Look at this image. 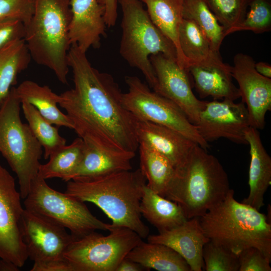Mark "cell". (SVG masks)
Returning <instances> with one entry per match:
<instances>
[{
  "mask_svg": "<svg viewBox=\"0 0 271 271\" xmlns=\"http://www.w3.org/2000/svg\"><path fill=\"white\" fill-rule=\"evenodd\" d=\"M204 270L206 271H238V255L222 245L209 240L203 248Z\"/></svg>",
  "mask_w": 271,
  "mask_h": 271,
  "instance_id": "cell-34",
  "label": "cell"
},
{
  "mask_svg": "<svg viewBox=\"0 0 271 271\" xmlns=\"http://www.w3.org/2000/svg\"><path fill=\"white\" fill-rule=\"evenodd\" d=\"M179 40L188 68L192 65L217 67L231 72V66L223 62L219 53L212 48L203 32L192 20L183 19L179 29Z\"/></svg>",
  "mask_w": 271,
  "mask_h": 271,
  "instance_id": "cell-21",
  "label": "cell"
},
{
  "mask_svg": "<svg viewBox=\"0 0 271 271\" xmlns=\"http://www.w3.org/2000/svg\"><path fill=\"white\" fill-rule=\"evenodd\" d=\"M33 1V13L25 25L24 37L31 58L51 69L60 82L67 84L71 0Z\"/></svg>",
  "mask_w": 271,
  "mask_h": 271,
  "instance_id": "cell-5",
  "label": "cell"
},
{
  "mask_svg": "<svg viewBox=\"0 0 271 271\" xmlns=\"http://www.w3.org/2000/svg\"><path fill=\"white\" fill-rule=\"evenodd\" d=\"M238 271H270L269 259L261 250L255 247H249L238 254Z\"/></svg>",
  "mask_w": 271,
  "mask_h": 271,
  "instance_id": "cell-36",
  "label": "cell"
},
{
  "mask_svg": "<svg viewBox=\"0 0 271 271\" xmlns=\"http://www.w3.org/2000/svg\"><path fill=\"white\" fill-rule=\"evenodd\" d=\"M122 10L119 53L132 67L140 70L154 89L157 78L150 57L161 53L177 62L174 44L152 22L140 0H118Z\"/></svg>",
  "mask_w": 271,
  "mask_h": 271,
  "instance_id": "cell-7",
  "label": "cell"
},
{
  "mask_svg": "<svg viewBox=\"0 0 271 271\" xmlns=\"http://www.w3.org/2000/svg\"><path fill=\"white\" fill-rule=\"evenodd\" d=\"M25 27L23 22L16 18L0 20V50L12 42L24 39Z\"/></svg>",
  "mask_w": 271,
  "mask_h": 271,
  "instance_id": "cell-37",
  "label": "cell"
},
{
  "mask_svg": "<svg viewBox=\"0 0 271 271\" xmlns=\"http://www.w3.org/2000/svg\"><path fill=\"white\" fill-rule=\"evenodd\" d=\"M150 59L157 78L154 91L176 104L196 125L206 101L198 99L193 93L188 71L161 53L151 55Z\"/></svg>",
  "mask_w": 271,
  "mask_h": 271,
  "instance_id": "cell-14",
  "label": "cell"
},
{
  "mask_svg": "<svg viewBox=\"0 0 271 271\" xmlns=\"http://www.w3.org/2000/svg\"><path fill=\"white\" fill-rule=\"evenodd\" d=\"M139 144L148 146L168 158L175 169L181 166L196 144L180 132L149 121L138 120Z\"/></svg>",
  "mask_w": 271,
  "mask_h": 271,
  "instance_id": "cell-18",
  "label": "cell"
},
{
  "mask_svg": "<svg viewBox=\"0 0 271 271\" xmlns=\"http://www.w3.org/2000/svg\"><path fill=\"white\" fill-rule=\"evenodd\" d=\"M233 63L231 75L238 83L241 101L246 104L249 125L263 129L266 113L271 110V79L256 71L255 61L248 55L236 54Z\"/></svg>",
  "mask_w": 271,
  "mask_h": 271,
  "instance_id": "cell-15",
  "label": "cell"
},
{
  "mask_svg": "<svg viewBox=\"0 0 271 271\" xmlns=\"http://www.w3.org/2000/svg\"><path fill=\"white\" fill-rule=\"evenodd\" d=\"M19 267L12 262L1 259L0 260V270L17 271Z\"/></svg>",
  "mask_w": 271,
  "mask_h": 271,
  "instance_id": "cell-41",
  "label": "cell"
},
{
  "mask_svg": "<svg viewBox=\"0 0 271 271\" xmlns=\"http://www.w3.org/2000/svg\"><path fill=\"white\" fill-rule=\"evenodd\" d=\"M140 170L147 185L164 197L174 177L176 169L166 157L148 146L140 144Z\"/></svg>",
  "mask_w": 271,
  "mask_h": 271,
  "instance_id": "cell-27",
  "label": "cell"
},
{
  "mask_svg": "<svg viewBox=\"0 0 271 271\" xmlns=\"http://www.w3.org/2000/svg\"><path fill=\"white\" fill-rule=\"evenodd\" d=\"M105 8L104 19L106 26L113 27L116 24L117 12V0H98Z\"/></svg>",
  "mask_w": 271,
  "mask_h": 271,
  "instance_id": "cell-38",
  "label": "cell"
},
{
  "mask_svg": "<svg viewBox=\"0 0 271 271\" xmlns=\"http://www.w3.org/2000/svg\"><path fill=\"white\" fill-rule=\"evenodd\" d=\"M187 71L200 98L211 96L214 100L235 101L240 97L238 88L232 82L231 72L219 68L197 65L190 66Z\"/></svg>",
  "mask_w": 271,
  "mask_h": 271,
  "instance_id": "cell-25",
  "label": "cell"
},
{
  "mask_svg": "<svg viewBox=\"0 0 271 271\" xmlns=\"http://www.w3.org/2000/svg\"><path fill=\"white\" fill-rule=\"evenodd\" d=\"M153 24L175 46L177 63L187 70L188 63L180 48L179 29L183 18V0H141Z\"/></svg>",
  "mask_w": 271,
  "mask_h": 271,
  "instance_id": "cell-22",
  "label": "cell"
},
{
  "mask_svg": "<svg viewBox=\"0 0 271 271\" xmlns=\"http://www.w3.org/2000/svg\"><path fill=\"white\" fill-rule=\"evenodd\" d=\"M225 31L244 19L250 0H203Z\"/></svg>",
  "mask_w": 271,
  "mask_h": 271,
  "instance_id": "cell-33",
  "label": "cell"
},
{
  "mask_svg": "<svg viewBox=\"0 0 271 271\" xmlns=\"http://www.w3.org/2000/svg\"><path fill=\"white\" fill-rule=\"evenodd\" d=\"M183 18L193 21L203 32L212 48L219 52L226 36L225 28L218 22L203 0H183Z\"/></svg>",
  "mask_w": 271,
  "mask_h": 271,
  "instance_id": "cell-30",
  "label": "cell"
},
{
  "mask_svg": "<svg viewBox=\"0 0 271 271\" xmlns=\"http://www.w3.org/2000/svg\"><path fill=\"white\" fill-rule=\"evenodd\" d=\"M196 126L200 136L208 143L225 138L236 144H247L244 134L250 126L249 116L242 101H206Z\"/></svg>",
  "mask_w": 271,
  "mask_h": 271,
  "instance_id": "cell-13",
  "label": "cell"
},
{
  "mask_svg": "<svg viewBox=\"0 0 271 271\" xmlns=\"http://www.w3.org/2000/svg\"><path fill=\"white\" fill-rule=\"evenodd\" d=\"M255 69L256 71L261 75L271 78V66L270 64L263 62H259L255 63Z\"/></svg>",
  "mask_w": 271,
  "mask_h": 271,
  "instance_id": "cell-40",
  "label": "cell"
},
{
  "mask_svg": "<svg viewBox=\"0 0 271 271\" xmlns=\"http://www.w3.org/2000/svg\"><path fill=\"white\" fill-rule=\"evenodd\" d=\"M145 269L138 263L125 257L119 263L116 271H142Z\"/></svg>",
  "mask_w": 271,
  "mask_h": 271,
  "instance_id": "cell-39",
  "label": "cell"
},
{
  "mask_svg": "<svg viewBox=\"0 0 271 271\" xmlns=\"http://www.w3.org/2000/svg\"><path fill=\"white\" fill-rule=\"evenodd\" d=\"M230 189L218 159L196 144L183 164L176 169L164 197L177 203L188 219L203 216Z\"/></svg>",
  "mask_w": 271,
  "mask_h": 271,
  "instance_id": "cell-3",
  "label": "cell"
},
{
  "mask_svg": "<svg viewBox=\"0 0 271 271\" xmlns=\"http://www.w3.org/2000/svg\"><path fill=\"white\" fill-rule=\"evenodd\" d=\"M86 53L71 46L67 63L74 87L59 95L58 104L85 143L112 152L136 153L138 119L124 107L113 77L92 67Z\"/></svg>",
  "mask_w": 271,
  "mask_h": 271,
  "instance_id": "cell-1",
  "label": "cell"
},
{
  "mask_svg": "<svg viewBox=\"0 0 271 271\" xmlns=\"http://www.w3.org/2000/svg\"><path fill=\"white\" fill-rule=\"evenodd\" d=\"M84 148L83 140L78 138L69 145H65L53 153L49 160L40 165L38 175L47 180L59 178L64 181L76 168L83 156Z\"/></svg>",
  "mask_w": 271,
  "mask_h": 271,
  "instance_id": "cell-29",
  "label": "cell"
},
{
  "mask_svg": "<svg viewBox=\"0 0 271 271\" xmlns=\"http://www.w3.org/2000/svg\"><path fill=\"white\" fill-rule=\"evenodd\" d=\"M24 199L25 209L68 229L74 236L111 227L94 216L84 202L53 189L39 175Z\"/></svg>",
  "mask_w": 271,
  "mask_h": 271,
  "instance_id": "cell-8",
  "label": "cell"
},
{
  "mask_svg": "<svg viewBox=\"0 0 271 271\" xmlns=\"http://www.w3.org/2000/svg\"><path fill=\"white\" fill-rule=\"evenodd\" d=\"M126 257L148 270L191 271L182 256L171 247L161 243L146 242L142 240Z\"/></svg>",
  "mask_w": 271,
  "mask_h": 271,
  "instance_id": "cell-26",
  "label": "cell"
},
{
  "mask_svg": "<svg viewBox=\"0 0 271 271\" xmlns=\"http://www.w3.org/2000/svg\"><path fill=\"white\" fill-rule=\"evenodd\" d=\"M244 137L250 149L249 193L241 202L259 211L264 205V195L270 185L271 158L263 146L257 129L249 126Z\"/></svg>",
  "mask_w": 271,
  "mask_h": 271,
  "instance_id": "cell-19",
  "label": "cell"
},
{
  "mask_svg": "<svg viewBox=\"0 0 271 271\" xmlns=\"http://www.w3.org/2000/svg\"><path fill=\"white\" fill-rule=\"evenodd\" d=\"M31 59L24 39L15 40L0 50V103Z\"/></svg>",
  "mask_w": 271,
  "mask_h": 271,
  "instance_id": "cell-28",
  "label": "cell"
},
{
  "mask_svg": "<svg viewBox=\"0 0 271 271\" xmlns=\"http://www.w3.org/2000/svg\"><path fill=\"white\" fill-rule=\"evenodd\" d=\"M107 235L93 231L74 236L64 253L71 271H116L142 238L125 227H112Z\"/></svg>",
  "mask_w": 271,
  "mask_h": 271,
  "instance_id": "cell-9",
  "label": "cell"
},
{
  "mask_svg": "<svg viewBox=\"0 0 271 271\" xmlns=\"http://www.w3.org/2000/svg\"><path fill=\"white\" fill-rule=\"evenodd\" d=\"M230 190L226 197L199 217L206 236L238 254L255 247L271 259V224L265 214L236 201Z\"/></svg>",
  "mask_w": 271,
  "mask_h": 271,
  "instance_id": "cell-4",
  "label": "cell"
},
{
  "mask_svg": "<svg viewBox=\"0 0 271 271\" xmlns=\"http://www.w3.org/2000/svg\"><path fill=\"white\" fill-rule=\"evenodd\" d=\"M140 211L159 233L180 225L188 219L177 203L155 192L147 184L143 189Z\"/></svg>",
  "mask_w": 271,
  "mask_h": 271,
  "instance_id": "cell-23",
  "label": "cell"
},
{
  "mask_svg": "<svg viewBox=\"0 0 271 271\" xmlns=\"http://www.w3.org/2000/svg\"><path fill=\"white\" fill-rule=\"evenodd\" d=\"M33 13V0H0V20L18 19L26 25Z\"/></svg>",
  "mask_w": 271,
  "mask_h": 271,
  "instance_id": "cell-35",
  "label": "cell"
},
{
  "mask_svg": "<svg viewBox=\"0 0 271 271\" xmlns=\"http://www.w3.org/2000/svg\"><path fill=\"white\" fill-rule=\"evenodd\" d=\"M128 92L122 94L124 107L138 120L149 121L173 129L202 148H209L183 111L173 102L152 91L136 76H126Z\"/></svg>",
  "mask_w": 271,
  "mask_h": 271,
  "instance_id": "cell-10",
  "label": "cell"
},
{
  "mask_svg": "<svg viewBox=\"0 0 271 271\" xmlns=\"http://www.w3.org/2000/svg\"><path fill=\"white\" fill-rule=\"evenodd\" d=\"M249 10L243 20L236 26L226 30V36L232 33L250 31L256 34L269 32L271 30L270 0H250Z\"/></svg>",
  "mask_w": 271,
  "mask_h": 271,
  "instance_id": "cell-32",
  "label": "cell"
},
{
  "mask_svg": "<svg viewBox=\"0 0 271 271\" xmlns=\"http://www.w3.org/2000/svg\"><path fill=\"white\" fill-rule=\"evenodd\" d=\"M21 105L31 131L44 149V159H48L53 153L66 145V140L59 134L58 128L45 119L32 104L23 101Z\"/></svg>",
  "mask_w": 271,
  "mask_h": 271,
  "instance_id": "cell-31",
  "label": "cell"
},
{
  "mask_svg": "<svg viewBox=\"0 0 271 271\" xmlns=\"http://www.w3.org/2000/svg\"><path fill=\"white\" fill-rule=\"evenodd\" d=\"M21 101L12 87L0 103V154L18 179L21 197L38 176L42 147L20 117Z\"/></svg>",
  "mask_w": 271,
  "mask_h": 271,
  "instance_id": "cell-6",
  "label": "cell"
},
{
  "mask_svg": "<svg viewBox=\"0 0 271 271\" xmlns=\"http://www.w3.org/2000/svg\"><path fill=\"white\" fill-rule=\"evenodd\" d=\"M146 181L140 169L122 171L69 181L64 193L81 202L94 204L111 220L112 227L129 228L146 238L150 230L142 221L140 211Z\"/></svg>",
  "mask_w": 271,
  "mask_h": 271,
  "instance_id": "cell-2",
  "label": "cell"
},
{
  "mask_svg": "<svg viewBox=\"0 0 271 271\" xmlns=\"http://www.w3.org/2000/svg\"><path fill=\"white\" fill-rule=\"evenodd\" d=\"M15 90L21 102L25 101L32 104L52 124L73 129L68 116L57 106L59 95L48 86H41L34 81L25 80L17 87H15Z\"/></svg>",
  "mask_w": 271,
  "mask_h": 271,
  "instance_id": "cell-24",
  "label": "cell"
},
{
  "mask_svg": "<svg viewBox=\"0 0 271 271\" xmlns=\"http://www.w3.org/2000/svg\"><path fill=\"white\" fill-rule=\"evenodd\" d=\"M135 155L136 153L133 152H112L104 150L84 142L81 160L69 176L68 181L131 170V161Z\"/></svg>",
  "mask_w": 271,
  "mask_h": 271,
  "instance_id": "cell-20",
  "label": "cell"
},
{
  "mask_svg": "<svg viewBox=\"0 0 271 271\" xmlns=\"http://www.w3.org/2000/svg\"><path fill=\"white\" fill-rule=\"evenodd\" d=\"M21 196L12 175L0 165V258L18 267L28 258L22 231Z\"/></svg>",
  "mask_w": 271,
  "mask_h": 271,
  "instance_id": "cell-12",
  "label": "cell"
},
{
  "mask_svg": "<svg viewBox=\"0 0 271 271\" xmlns=\"http://www.w3.org/2000/svg\"><path fill=\"white\" fill-rule=\"evenodd\" d=\"M71 18L69 27L71 45L75 44L86 53L100 46L106 35L105 8L98 0H71Z\"/></svg>",
  "mask_w": 271,
  "mask_h": 271,
  "instance_id": "cell-16",
  "label": "cell"
},
{
  "mask_svg": "<svg viewBox=\"0 0 271 271\" xmlns=\"http://www.w3.org/2000/svg\"><path fill=\"white\" fill-rule=\"evenodd\" d=\"M22 231L31 271H71L64 253L73 236L66 229L24 208Z\"/></svg>",
  "mask_w": 271,
  "mask_h": 271,
  "instance_id": "cell-11",
  "label": "cell"
},
{
  "mask_svg": "<svg viewBox=\"0 0 271 271\" xmlns=\"http://www.w3.org/2000/svg\"><path fill=\"white\" fill-rule=\"evenodd\" d=\"M147 238L148 242L161 243L174 249L186 261L191 271L204 270L203 248L210 239L203 231L199 217L188 219L180 225Z\"/></svg>",
  "mask_w": 271,
  "mask_h": 271,
  "instance_id": "cell-17",
  "label": "cell"
}]
</instances>
